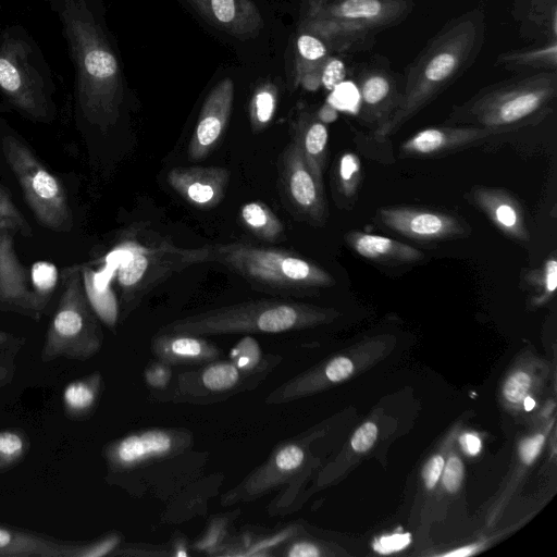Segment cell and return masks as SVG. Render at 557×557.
<instances>
[{
  "label": "cell",
  "mask_w": 557,
  "mask_h": 557,
  "mask_svg": "<svg viewBox=\"0 0 557 557\" xmlns=\"http://www.w3.org/2000/svg\"><path fill=\"white\" fill-rule=\"evenodd\" d=\"M288 557H320L327 555V550L319 543L310 540H294L282 552Z\"/></svg>",
  "instance_id": "cell-46"
},
{
  "label": "cell",
  "mask_w": 557,
  "mask_h": 557,
  "mask_svg": "<svg viewBox=\"0 0 557 557\" xmlns=\"http://www.w3.org/2000/svg\"><path fill=\"white\" fill-rule=\"evenodd\" d=\"M410 542V536L408 534H394L389 536H383L379 541H376L374 548L380 553H392L399 549H403Z\"/></svg>",
  "instance_id": "cell-51"
},
{
  "label": "cell",
  "mask_w": 557,
  "mask_h": 557,
  "mask_svg": "<svg viewBox=\"0 0 557 557\" xmlns=\"http://www.w3.org/2000/svg\"><path fill=\"white\" fill-rule=\"evenodd\" d=\"M460 446L462 450L470 456H475L480 453L482 443L479 436L473 433H465L460 436Z\"/></svg>",
  "instance_id": "cell-52"
},
{
  "label": "cell",
  "mask_w": 557,
  "mask_h": 557,
  "mask_svg": "<svg viewBox=\"0 0 557 557\" xmlns=\"http://www.w3.org/2000/svg\"><path fill=\"white\" fill-rule=\"evenodd\" d=\"M381 222L392 231L419 242L460 236L465 227L447 213L409 207H386L379 211Z\"/></svg>",
  "instance_id": "cell-16"
},
{
  "label": "cell",
  "mask_w": 557,
  "mask_h": 557,
  "mask_svg": "<svg viewBox=\"0 0 557 557\" xmlns=\"http://www.w3.org/2000/svg\"><path fill=\"white\" fill-rule=\"evenodd\" d=\"M11 336L0 330V347L7 344L10 341Z\"/></svg>",
  "instance_id": "cell-57"
},
{
  "label": "cell",
  "mask_w": 557,
  "mask_h": 557,
  "mask_svg": "<svg viewBox=\"0 0 557 557\" xmlns=\"http://www.w3.org/2000/svg\"><path fill=\"white\" fill-rule=\"evenodd\" d=\"M465 474L462 460L458 455L451 451L445 459L442 472V484L448 493H455L459 490Z\"/></svg>",
  "instance_id": "cell-42"
},
{
  "label": "cell",
  "mask_w": 557,
  "mask_h": 557,
  "mask_svg": "<svg viewBox=\"0 0 557 557\" xmlns=\"http://www.w3.org/2000/svg\"><path fill=\"white\" fill-rule=\"evenodd\" d=\"M483 34L484 16L478 9L447 24L409 66L398 106L380 124L376 137L396 132L450 85L478 55Z\"/></svg>",
  "instance_id": "cell-1"
},
{
  "label": "cell",
  "mask_w": 557,
  "mask_h": 557,
  "mask_svg": "<svg viewBox=\"0 0 557 557\" xmlns=\"http://www.w3.org/2000/svg\"><path fill=\"white\" fill-rule=\"evenodd\" d=\"M472 199L504 234L516 240H529L522 207L513 196L503 189L476 187Z\"/></svg>",
  "instance_id": "cell-22"
},
{
  "label": "cell",
  "mask_w": 557,
  "mask_h": 557,
  "mask_svg": "<svg viewBox=\"0 0 557 557\" xmlns=\"http://www.w3.org/2000/svg\"><path fill=\"white\" fill-rule=\"evenodd\" d=\"M556 4L555 0H535L533 3L532 16L540 25H548V30L556 38V9L547 12V9Z\"/></svg>",
  "instance_id": "cell-49"
},
{
  "label": "cell",
  "mask_w": 557,
  "mask_h": 557,
  "mask_svg": "<svg viewBox=\"0 0 557 557\" xmlns=\"http://www.w3.org/2000/svg\"><path fill=\"white\" fill-rule=\"evenodd\" d=\"M1 149L38 223L55 232H70L73 212L62 182L16 137L4 136Z\"/></svg>",
  "instance_id": "cell-8"
},
{
  "label": "cell",
  "mask_w": 557,
  "mask_h": 557,
  "mask_svg": "<svg viewBox=\"0 0 557 557\" xmlns=\"http://www.w3.org/2000/svg\"><path fill=\"white\" fill-rule=\"evenodd\" d=\"M210 258L211 246L186 248L168 239L141 243L131 237L124 238L108 255L107 268L115 276L126 309L170 276L210 262Z\"/></svg>",
  "instance_id": "cell-4"
},
{
  "label": "cell",
  "mask_w": 557,
  "mask_h": 557,
  "mask_svg": "<svg viewBox=\"0 0 557 557\" xmlns=\"http://www.w3.org/2000/svg\"><path fill=\"white\" fill-rule=\"evenodd\" d=\"M238 215L242 225L259 239L275 243L285 237L284 224L280 218L260 200L244 203Z\"/></svg>",
  "instance_id": "cell-30"
},
{
  "label": "cell",
  "mask_w": 557,
  "mask_h": 557,
  "mask_svg": "<svg viewBox=\"0 0 557 557\" xmlns=\"http://www.w3.org/2000/svg\"><path fill=\"white\" fill-rule=\"evenodd\" d=\"M305 461L306 450L300 444L288 442L278 445L265 462L222 496L221 504L231 506L261 497L287 482L301 469Z\"/></svg>",
  "instance_id": "cell-14"
},
{
  "label": "cell",
  "mask_w": 557,
  "mask_h": 557,
  "mask_svg": "<svg viewBox=\"0 0 557 557\" xmlns=\"http://www.w3.org/2000/svg\"><path fill=\"white\" fill-rule=\"evenodd\" d=\"M61 17L76 67L81 111L87 122L106 132L116 124L123 101L117 59L84 3L66 1Z\"/></svg>",
  "instance_id": "cell-2"
},
{
  "label": "cell",
  "mask_w": 557,
  "mask_h": 557,
  "mask_svg": "<svg viewBox=\"0 0 557 557\" xmlns=\"http://www.w3.org/2000/svg\"><path fill=\"white\" fill-rule=\"evenodd\" d=\"M197 386L209 394L222 395L239 388L243 376L248 373L239 370L231 360H214L206 363L195 373Z\"/></svg>",
  "instance_id": "cell-31"
},
{
  "label": "cell",
  "mask_w": 557,
  "mask_h": 557,
  "mask_svg": "<svg viewBox=\"0 0 557 557\" xmlns=\"http://www.w3.org/2000/svg\"><path fill=\"white\" fill-rule=\"evenodd\" d=\"M211 26L239 39L258 36L264 23L251 0H185Z\"/></svg>",
  "instance_id": "cell-18"
},
{
  "label": "cell",
  "mask_w": 557,
  "mask_h": 557,
  "mask_svg": "<svg viewBox=\"0 0 557 557\" xmlns=\"http://www.w3.org/2000/svg\"><path fill=\"white\" fill-rule=\"evenodd\" d=\"M412 0H309L307 14L347 23L372 33L406 18Z\"/></svg>",
  "instance_id": "cell-13"
},
{
  "label": "cell",
  "mask_w": 557,
  "mask_h": 557,
  "mask_svg": "<svg viewBox=\"0 0 557 557\" xmlns=\"http://www.w3.org/2000/svg\"><path fill=\"white\" fill-rule=\"evenodd\" d=\"M231 173L222 166H175L166 173L169 186L190 206L207 210L224 198Z\"/></svg>",
  "instance_id": "cell-17"
},
{
  "label": "cell",
  "mask_w": 557,
  "mask_h": 557,
  "mask_svg": "<svg viewBox=\"0 0 557 557\" xmlns=\"http://www.w3.org/2000/svg\"><path fill=\"white\" fill-rule=\"evenodd\" d=\"M32 236L29 223L0 185V309L38 319L45 306L16 251V239Z\"/></svg>",
  "instance_id": "cell-9"
},
{
  "label": "cell",
  "mask_w": 557,
  "mask_h": 557,
  "mask_svg": "<svg viewBox=\"0 0 557 557\" xmlns=\"http://www.w3.org/2000/svg\"><path fill=\"white\" fill-rule=\"evenodd\" d=\"M277 94L271 84L259 86L251 98L249 121L253 133L265 129L273 120L276 109Z\"/></svg>",
  "instance_id": "cell-35"
},
{
  "label": "cell",
  "mask_w": 557,
  "mask_h": 557,
  "mask_svg": "<svg viewBox=\"0 0 557 557\" xmlns=\"http://www.w3.org/2000/svg\"><path fill=\"white\" fill-rule=\"evenodd\" d=\"M346 74V66L341 59L327 58L321 70V85L325 89L333 91L344 83Z\"/></svg>",
  "instance_id": "cell-43"
},
{
  "label": "cell",
  "mask_w": 557,
  "mask_h": 557,
  "mask_svg": "<svg viewBox=\"0 0 557 557\" xmlns=\"http://www.w3.org/2000/svg\"><path fill=\"white\" fill-rule=\"evenodd\" d=\"M541 384V376L531 366H522L512 370L502 386V397L509 408L522 407L523 399L531 396Z\"/></svg>",
  "instance_id": "cell-33"
},
{
  "label": "cell",
  "mask_w": 557,
  "mask_h": 557,
  "mask_svg": "<svg viewBox=\"0 0 557 557\" xmlns=\"http://www.w3.org/2000/svg\"><path fill=\"white\" fill-rule=\"evenodd\" d=\"M493 134L496 133L490 128L474 125L428 127L404 141L400 152L407 156H434L470 145Z\"/></svg>",
  "instance_id": "cell-20"
},
{
  "label": "cell",
  "mask_w": 557,
  "mask_h": 557,
  "mask_svg": "<svg viewBox=\"0 0 557 557\" xmlns=\"http://www.w3.org/2000/svg\"><path fill=\"white\" fill-rule=\"evenodd\" d=\"M58 272L53 264L49 262H37L33 265L30 277L33 290L46 307L48 296L53 292L57 283Z\"/></svg>",
  "instance_id": "cell-41"
},
{
  "label": "cell",
  "mask_w": 557,
  "mask_h": 557,
  "mask_svg": "<svg viewBox=\"0 0 557 557\" xmlns=\"http://www.w3.org/2000/svg\"><path fill=\"white\" fill-rule=\"evenodd\" d=\"M376 437V424L372 421H367L352 434L350 438V447L356 453H366L374 445Z\"/></svg>",
  "instance_id": "cell-45"
},
{
  "label": "cell",
  "mask_w": 557,
  "mask_h": 557,
  "mask_svg": "<svg viewBox=\"0 0 557 557\" xmlns=\"http://www.w3.org/2000/svg\"><path fill=\"white\" fill-rule=\"evenodd\" d=\"M9 371L5 367L0 363V385L5 384L9 381Z\"/></svg>",
  "instance_id": "cell-56"
},
{
  "label": "cell",
  "mask_w": 557,
  "mask_h": 557,
  "mask_svg": "<svg viewBox=\"0 0 557 557\" xmlns=\"http://www.w3.org/2000/svg\"><path fill=\"white\" fill-rule=\"evenodd\" d=\"M553 422L554 421L552 420L541 430L536 431L530 436L524 437L519 444L518 463L516 465V470L513 471L510 484L508 485L506 491L503 493L502 498L499 499V508L497 509L498 511L500 510L502 504L506 503L510 497L511 493L515 491V486L519 478L524 472V470H527L541 454V450L544 446L545 440L547 437V434L549 433Z\"/></svg>",
  "instance_id": "cell-34"
},
{
  "label": "cell",
  "mask_w": 557,
  "mask_h": 557,
  "mask_svg": "<svg viewBox=\"0 0 557 557\" xmlns=\"http://www.w3.org/2000/svg\"><path fill=\"white\" fill-rule=\"evenodd\" d=\"M497 64L511 71L545 70L556 71L557 42H548L529 49L507 51L497 57Z\"/></svg>",
  "instance_id": "cell-32"
},
{
  "label": "cell",
  "mask_w": 557,
  "mask_h": 557,
  "mask_svg": "<svg viewBox=\"0 0 557 557\" xmlns=\"http://www.w3.org/2000/svg\"><path fill=\"white\" fill-rule=\"evenodd\" d=\"M292 140L299 148L314 177L323 184L329 141L326 124L318 117L302 113L293 126Z\"/></svg>",
  "instance_id": "cell-25"
},
{
  "label": "cell",
  "mask_w": 557,
  "mask_h": 557,
  "mask_svg": "<svg viewBox=\"0 0 557 557\" xmlns=\"http://www.w3.org/2000/svg\"><path fill=\"white\" fill-rule=\"evenodd\" d=\"M86 298L97 318L108 327L114 329L119 321V301L111 286L109 268L95 271L90 267L81 268Z\"/></svg>",
  "instance_id": "cell-28"
},
{
  "label": "cell",
  "mask_w": 557,
  "mask_h": 557,
  "mask_svg": "<svg viewBox=\"0 0 557 557\" xmlns=\"http://www.w3.org/2000/svg\"><path fill=\"white\" fill-rule=\"evenodd\" d=\"M32 50L20 38L5 36L0 45V90L35 120L50 115L44 79L30 61Z\"/></svg>",
  "instance_id": "cell-10"
},
{
  "label": "cell",
  "mask_w": 557,
  "mask_h": 557,
  "mask_svg": "<svg viewBox=\"0 0 557 557\" xmlns=\"http://www.w3.org/2000/svg\"><path fill=\"white\" fill-rule=\"evenodd\" d=\"M302 29L319 37L329 49L339 52L364 50L374 41V33L370 30L311 14L306 15Z\"/></svg>",
  "instance_id": "cell-23"
},
{
  "label": "cell",
  "mask_w": 557,
  "mask_h": 557,
  "mask_svg": "<svg viewBox=\"0 0 557 557\" xmlns=\"http://www.w3.org/2000/svg\"><path fill=\"white\" fill-rule=\"evenodd\" d=\"M556 95V71L541 72L482 92L458 111L457 120L500 133L546 114Z\"/></svg>",
  "instance_id": "cell-6"
},
{
  "label": "cell",
  "mask_w": 557,
  "mask_h": 557,
  "mask_svg": "<svg viewBox=\"0 0 557 557\" xmlns=\"http://www.w3.org/2000/svg\"><path fill=\"white\" fill-rule=\"evenodd\" d=\"M212 261L257 287L276 292L298 293L335 283L333 276L317 263L278 247L246 243L211 245Z\"/></svg>",
  "instance_id": "cell-5"
},
{
  "label": "cell",
  "mask_w": 557,
  "mask_h": 557,
  "mask_svg": "<svg viewBox=\"0 0 557 557\" xmlns=\"http://www.w3.org/2000/svg\"><path fill=\"white\" fill-rule=\"evenodd\" d=\"M171 555L176 556V557L189 556L187 544L185 543V541L176 540L173 545V552L171 553Z\"/></svg>",
  "instance_id": "cell-54"
},
{
  "label": "cell",
  "mask_w": 557,
  "mask_h": 557,
  "mask_svg": "<svg viewBox=\"0 0 557 557\" xmlns=\"http://www.w3.org/2000/svg\"><path fill=\"white\" fill-rule=\"evenodd\" d=\"M295 533L294 528L285 529L280 533L265 537L261 541L249 544L240 554V556H259L267 555L265 550L283 543Z\"/></svg>",
  "instance_id": "cell-48"
},
{
  "label": "cell",
  "mask_w": 557,
  "mask_h": 557,
  "mask_svg": "<svg viewBox=\"0 0 557 557\" xmlns=\"http://www.w3.org/2000/svg\"><path fill=\"white\" fill-rule=\"evenodd\" d=\"M346 243L361 257L385 262H413L423 258V253L401 242L359 231L345 235Z\"/></svg>",
  "instance_id": "cell-27"
},
{
  "label": "cell",
  "mask_w": 557,
  "mask_h": 557,
  "mask_svg": "<svg viewBox=\"0 0 557 557\" xmlns=\"http://www.w3.org/2000/svg\"><path fill=\"white\" fill-rule=\"evenodd\" d=\"M356 368V362L348 356L333 357L280 385L265 398V403L282 404L317 393L349 379Z\"/></svg>",
  "instance_id": "cell-19"
},
{
  "label": "cell",
  "mask_w": 557,
  "mask_h": 557,
  "mask_svg": "<svg viewBox=\"0 0 557 557\" xmlns=\"http://www.w3.org/2000/svg\"><path fill=\"white\" fill-rule=\"evenodd\" d=\"M191 442V433L184 429H149L109 443L103 448V457L111 472H126L151 460L180 454Z\"/></svg>",
  "instance_id": "cell-12"
},
{
  "label": "cell",
  "mask_w": 557,
  "mask_h": 557,
  "mask_svg": "<svg viewBox=\"0 0 557 557\" xmlns=\"http://www.w3.org/2000/svg\"><path fill=\"white\" fill-rule=\"evenodd\" d=\"M98 320L86 298L81 268L69 269L63 293L47 331L41 360L90 359L100 350L103 341Z\"/></svg>",
  "instance_id": "cell-7"
},
{
  "label": "cell",
  "mask_w": 557,
  "mask_h": 557,
  "mask_svg": "<svg viewBox=\"0 0 557 557\" xmlns=\"http://www.w3.org/2000/svg\"><path fill=\"white\" fill-rule=\"evenodd\" d=\"M151 351L172 364H201L218 360L221 350L203 336L159 332L151 339Z\"/></svg>",
  "instance_id": "cell-21"
},
{
  "label": "cell",
  "mask_w": 557,
  "mask_h": 557,
  "mask_svg": "<svg viewBox=\"0 0 557 557\" xmlns=\"http://www.w3.org/2000/svg\"><path fill=\"white\" fill-rule=\"evenodd\" d=\"M530 283L535 287L536 295L533 302L541 306L547 302L554 295L557 287V260L554 256L548 258L543 267L532 271L529 275Z\"/></svg>",
  "instance_id": "cell-38"
},
{
  "label": "cell",
  "mask_w": 557,
  "mask_h": 557,
  "mask_svg": "<svg viewBox=\"0 0 557 557\" xmlns=\"http://www.w3.org/2000/svg\"><path fill=\"white\" fill-rule=\"evenodd\" d=\"M171 377V364L159 359L150 362L144 372L146 383L153 389H164Z\"/></svg>",
  "instance_id": "cell-44"
},
{
  "label": "cell",
  "mask_w": 557,
  "mask_h": 557,
  "mask_svg": "<svg viewBox=\"0 0 557 557\" xmlns=\"http://www.w3.org/2000/svg\"><path fill=\"white\" fill-rule=\"evenodd\" d=\"M225 525L226 522L223 519H215L212 521L206 534L195 543V549L213 554L214 548L218 549V544L224 537L226 532Z\"/></svg>",
  "instance_id": "cell-47"
},
{
  "label": "cell",
  "mask_w": 557,
  "mask_h": 557,
  "mask_svg": "<svg viewBox=\"0 0 557 557\" xmlns=\"http://www.w3.org/2000/svg\"><path fill=\"white\" fill-rule=\"evenodd\" d=\"M317 117L324 124L333 123L338 117V111L334 104L326 102L318 111Z\"/></svg>",
  "instance_id": "cell-53"
},
{
  "label": "cell",
  "mask_w": 557,
  "mask_h": 557,
  "mask_svg": "<svg viewBox=\"0 0 557 557\" xmlns=\"http://www.w3.org/2000/svg\"><path fill=\"white\" fill-rule=\"evenodd\" d=\"M534 406H535V400L533 397L528 396L523 399L522 407L524 410L530 411L534 408Z\"/></svg>",
  "instance_id": "cell-55"
},
{
  "label": "cell",
  "mask_w": 557,
  "mask_h": 557,
  "mask_svg": "<svg viewBox=\"0 0 557 557\" xmlns=\"http://www.w3.org/2000/svg\"><path fill=\"white\" fill-rule=\"evenodd\" d=\"M336 315L332 309L287 299H259L210 309L174 320L159 332L199 336L276 334L317 326Z\"/></svg>",
  "instance_id": "cell-3"
},
{
  "label": "cell",
  "mask_w": 557,
  "mask_h": 557,
  "mask_svg": "<svg viewBox=\"0 0 557 557\" xmlns=\"http://www.w3.org/2000/svg\"><path fill=\"white\" fill-rule=\"evenodd\" d=\"M277 175L281 199L290 214L322 225L327 214L323 184L314 177L293 140L278 157Z\"/></svg>",
  "instance_id": "cell-11"
},
{
  "label": "cell",
  "mask_w": 557,
  "mask_h": 557,
  "mask_svg": "<svg viewBox=\"0 0 557 557\" xmlns=\"http://www.w3.org/2000/svg\"><path fill=\"white\" fill-rule=\"evenodd\" d=\"M30 441L25 431L17 428L0 431V472L5 471L28 454Z\"/></svg>",
  "instance_id": "cell-36"
},
{
  "label": "cell",
  "mask_w": 557,
  "mask_h": 557,
  "mask_svg": "<svg viewBox=\"0 0 557 557\" xmlns=\"http://www.w3.org/2000/svg\"><path fill=\"white\" fill-rule=\"evenodd\" d=\"M73 544L0 524V557H67Z\"/></svg>",
  "instance_id": "cell-24"
},
{
  "label": "cell",
  "mask_w": 557,
  "mask_h": 557,
  "mask_svg": "<svg viewBox=\"0 0 557 557\" xmlns=\"http://www.w3.org/2000/svg\"><path fill=\"white\" fill-rule=\"evenodd\" d=\"M230 360L243 372L257 374L265 364L259 343L251 336H244L230 351Z\"/></svg>",
  "instance_id": "cell-37"
},
{
  "label": "cell",
  "mask_w": 557,
  "mask_h": 557,
  "mask_svg": "<svg viewBox=\"0 0 557 557\" xmlns=\"http://www.w3.org/2000/svg\"><path fill=\"white\" fill-rule=\"evenodd\" d=\"M338 191L346 198L355 196L360 181V160L354 152L343 153L336 170Z\"/></svg>",
  "instance_id": "cell-39"
},
{
  "label": "cell",
  "mask_w": 557,
  "mask_h": 557,
  "mask_svg": "<svg viewBox=\"0 0 557 557\" xmlns=\"http://www.w3.org/2000/svg\"><path fill=\"white\" fill-rule=\"evenodd\" d=\"M358 92L364 113L375 116L383 114L384 121L397 108L400 100L395 79L387 72L379 69L363 71L360 74Z\"/></svg>",
  "instance_id": "cell-26"
},
{
  "label": "cell",
  "mask_w": 557,
  "mask_h": 557,
  "mask_svg": "<svg viewBox=\"0 0 557 557\" xmlns=\"http://www.w3.org/2000/svg\"><path fill=\"white\" fill-rule=\"evenodd\" d=\"M445 457L443 453L433 455L424 465L422 479L426 490H432L441 480Z\"/></svg>",
  "instance_id": "cell-50"
},
{
  "label": "cell",
  "mask_w": 557,
  "mask_h": 557,
  "mask_svg": "<svg viewBox=\"0 0 557 557\" xmlns=\"http://www.w3.org/2000/svg\"><path fill=\"white\" fill-rule=\"evenodd\" d=\"M102 391L99 371L67 383L62 392V406L69 419L83 420L96 409Z\"/></svg>",
  "instance_id": "cell-29"
},
{
  "label": "cell",
  "mask_w": 557,
  "mask_h": 557,
  "mask_svg": "<svg viewBox=\"0 0 557 557\" xmlns=\"http://www.w3.org/2000/svg\"><path fill=\"white\" fill-rule=\"evenodd\" d=\"M121 542V534L112 532L95 542L73 544L67 557H103L113 555L119 549Z\"/></svg>",
  "instance_id": "cell-40"
},
{
  "label": "cell",
  "mask_w": 557,
  "mask_h": 557,
  "mask_svg": "<svg viewBox=\"0 0 557 557\" xmlns=\"http://www.w3.org/2000/svg\"><path fill=\"white\" fill-rule=\"evenodd\" d=\"M234 101V82L221 79L208 94L199 112L187 147L190 161L207 158L222 141L227 128Z\"/></svg>",
  "instance_id": "cell-15"
}]
</instances>
